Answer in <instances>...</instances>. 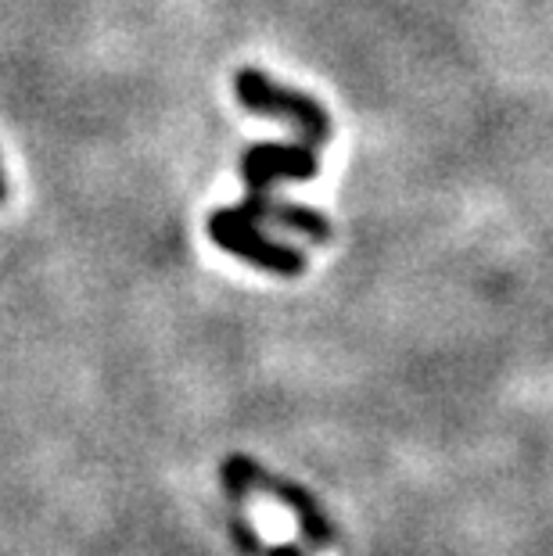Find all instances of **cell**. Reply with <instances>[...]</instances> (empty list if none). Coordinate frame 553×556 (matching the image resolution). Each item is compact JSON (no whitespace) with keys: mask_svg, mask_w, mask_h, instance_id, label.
Returning a JSON list of instances; mask_svg holds the SVG:
<instances>
[{"mask_svg":"<svg viewBox=\"0 0 553 556\" xmlns=\"http://www.w3.org/2000/svg\"><path fill=\"white\" fill-rule=\"evenodd\" d=\"M8 198V187H4V176H0V201Z\"/></svg>","mask_w":553,"mask_h":556,"instance_id":"277c9868","label":"cell"},{"mask_svg":"<svg viewBox=\"0 0 553 556\" xmlns=\"http://www.w3.org/2000/svg\"><path fill=\"white\" fill-rule=\"evenodd\" d=\"M205 230H209V238H213V244H219L227 255L241 258V263H249L255 269H266V274L299 277L305 269V255L299 248L266 238L263 227L241 223L230 208H216L213 216H209Z\"/></svg>","mask_w":553,"mask_h":556,"instance_id":"7a4b0ae2","label":"cell"},{"mask_svg":"<svg viewBox=\"0 0 553 556\" xmlns=\"http://www.w3.org/2000/svg\"><path fill=\"white\" fill-rule=\"evenodd\" d=\"M269 219H274L277 227L299 230V233H305V238H313V241L331 238V223H327V216H321L316 208H305V205H274Z\"/></svg>","mask_w":553,"mask_h":556,"instance_id":"3957f363","label":"cell"},{"mask_svg":"<svg viewBox=\"0 0 553 556\" xmlns=\"http://www.w3.org/2000/svg\"><path fill=\"white\" fill-rule=\"evenodd\" d=\"M302 140H291V144H255L244 151L241 159V180L249 187V198L244 205H234L230 212L241 223H252V227H263V219L269 223V212H274V184L291 180H313L321 173L316 165V151L327 148L331 134L324 129H299Z\"/></svg>","mask_w":553,"mask_h":556,"instance_id":"6da1fadb","label":"cell"}]
</instances>
